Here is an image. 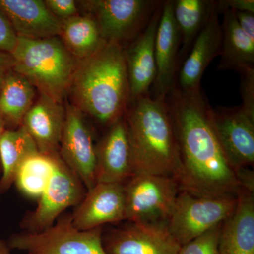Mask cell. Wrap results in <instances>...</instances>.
<instances>
[{"label":"cell","instance_id":"obj_4","mask_svg":"<svg viewBox=\"0 0 254 254\" xmlns=\"http://www.w3.org/2000/svg\"><path fill=\"white\" fill-rule=\"evenodd\" d=\"M11 55L14 60L13 71L27 79L40 94L63 103L76 60L60 37L43 39L17 37Z\"/></svg>","mask_w":254,"mask_h":254},{"label":"cell","instance_id":"obj_35","mask_svg":"<svg viewBox=\"0 0 254 254\" xmlns=\"http://www.w3.org/2000/svg\"><path fill=\"white\" fill-rule=\"evenodd\" d=\"M5 129H6V126H5L4 122L1 120V119L0 118V137H1V134H2L3 132L5 131ZM1 173V163H0V174Z\"/></svg>","mask_w":254,"mask_h":254},{"label":"cell","instance_id":"obj_1","mask_svg":"<svg viewBox=\"0 0 254 254\" xmlns=\"http://www.w3.org/2000/svg\"><path fill=\"white\" fill-rule=\"evenodd\" d=\"M178 145L180 190L194 194L237 195L243 187L240 173L224 154L210 124V106L201 91L175 86L165 97Z\"/></svg>","mask_w":254,"mask_h":254},{"label":"cell","instance_id":"obj_13","mask_svg":"<svg viewBox=\"0 0 254 254\" xmlns=\"http://www.w3.org/2000/svg\"><path fill=\"white\" fill-rule=\"evenodd\" d=\"M73 226L80 230L125 220V185L98 182L71 214Z\"/></svg>","mask_w":254,"mask_h":254},{"label":"cell","instance_id":"obj_7","mask_svg":"<svg viewBox=\"0 0 254 254\" xmlns=\"http://www.w3.org/2000/svg\"><path fill=\"white\" fill-rule=\"evenodd\" d=\"M163 1L92 0L82 1L99 28L103 41L125 48L141 33Z\"/></svg>","mask_w":254,"mask_h":254},{"label":"cell","instance_id":"obj_11","mask_svg":"<svg viewBox=\"0 0 254 254\" xmlns=\"http://www.w3.org/2000/svg\"><path fill=\"white\" fill-rule=\"evenodd\" d=\"M83 114L66 105L59 154L88 190L96 184V145Z\"/></svg>","mask_w":254,"mask_h":254},{"label":"cell","instance_id":"obj_25","mask_svg":"<svg viewBox=\"0 0 254 254\" xmlns=\"http://www.w3.org/2000/svg\"><path fill=\"white\" fill-rule=\"evenodd\" d=\"M59 37L76 62L94 53L104 42L96 21L89 14L62 21Z\"/></svg>","mask_w":254,"mask_h":254},{"label":"cell","instance_id":"obj_33","mask_svg":"<svg viewBox=\"0 0 254 254\" xmlns=\"http://www.w3.org/2000/svg\"><path fill=\"white\" fill-rule=\"evenodd\" d=\"M14 60L11 54L0 51V69L9 70L12 68Z\"/></svg>","mask_w":254,"mask_h":254},{"label":"cell","instance_id":"obj_12","mask_svg":"<svg viewBox=\"0 0 254 254\" xmlns=\"http://www.w3.org/2000/svg\"><path fill=\"white\" fill-rule=\"evenodd\" d=\"M107 254H177L181 246L167 224L130 222L103 233Z\"/></svg>","mask_w":254,"mask_h":254},{"label":"cell","instance_id":"obj_14","mask_svg":"<svg viewBox=\"0 0 254 254\" xmlns=\"http://www.w3.org/2000/svg\"><path fill=\"white\" fill-rule=\"evenodd\" d=\"M96 183L126 184L134 176L133 153L125 118L110 125L96 145Z\"/></svg>","mask_w":254,"mask_h":254},{"label":"cell","instance_id":"obj_23","mask_svg":"<svg viewBox=\"0 0 254 254\" xmlns=\"http://www.w3.org/2000/svg\"><path fill=\"white\" fill-rule=\"evenodd\" d=\"M36 88L23 76L9 69L0 90V118L5 126H21L35 102Z\"/></svg>","mask_w":254,"mask_h":254},{"label":"cell","instance_id":"obj_19","mask_svg":"<svg viewBox=\"0 0 254 254\" xmlns=\"http://www.w3.org/2000/svg\"><path fill=\"white\" fill-rule=\"evenodd\" d=\"M64 119L63 103L40 94L21 125L33 138L40 153L54 155L59 153Z\"/></svg>","mask_w":254,"mask_h":254},{"label":"cell","instance_id":"obj_31","mask_svg":"<svg viewBox=\"0 0 254 254\" xmlns=\"http://www.w3.org/2000/svg\"><path fill=\"white\" fill-rule=\"evenodd\" d=\"M219 10L229 9L235 11H247L254 13V0H221L217 1Z\"/></svg>","mask_w":254,"mask_h":254},{"label":"cell","instance_id":"obj_29","mask_svg":"<svg viewBox=\"0 0 254 254\" xmlns=\"http://www.w3.org/2000/svg\"><path fill=\"white\" fill-rule=\"evenodd\" d=\"M47 7L60 21H63L78 15L76 2L73 0H46Z\"/></svg>","mask_w":254,"mask_h":254},{"label":"cell","instance_id":"obj_20","mask_svg":"<svg viewBox=\"0 0 254 254\" xmlns=\"http://www.w3.org/2000/svg\"><path fill=\"white\" fill-rule=\"evenodd\" d=\"M220 254H254V191L242 188L237 193L235 211L222 222Z\"/></svg>","mask_w":254,"mask_h":254},{"label":"cell","instance_id":"obj_6","mask_svg":"<svg viewBox=\"0 0 254 254\" xmlns=\"http://www.w3.org/2000/svg\"><path fill=\"white\" fill-rule=\"evenodd\" d=\"M237 203V195L213 196L180 190L167 224L169 231L179 245H186L231 216Z\"/></svg>","mask_w":254,"mask_h":254},{"label":"cell","instance_id":"obj_9","mask_svg":"<svg viewBox=\"0 0 254 254\" xmlns=\"http://www.w3.org/2000/svg\"><path fill=\"white\" fill-rule=\"evenodd\" d=\"M86 190L78 177L60 158L55 155L54 171L49 183L34 210L21 222L23 231L40 232L53 226L64 212L77 206L84 198Z\"/></svg>","mask_w":254,"mask_h":254},{"label":"cell","instance_id":"obj_10","mask_svg":"<svg viewBox=\"0 0 254 254\" xmlns=\"http://www.w3.org/2000/svg\"><path fill=\"white\" fill-rule=\"evenodd\" d=\"M210 124L219 144L237 171L254 163V118L242 106L209 110Z\"/></svg>","mask_w":254,"mask_h":254},{"label":"cell","instance_id":"obj_17","mask_svg":"<svg viewBox=\"0 0 254 254\" xmlns=\"http://www.w3.org/2000/svg\"><path fill=\"white\" fill-rule=\"evenodd\" d=\"M219 13L216 1L208 21L195 38L179 69L176 85L182 91L190 93L201 91L200 81L203 73L214 58L220 55L222 33Z\"/></svg>","mask_w":254,"mask_h":254},{"label":"cell","instance_id":"obj_30","mask_svg":"<svg viewBox=\"0 0 254 254\" xmlns=\"http://www.w3.org/2000/svg\"><path fill=\"white\" fill-rule=\"evenodd\" d=\"M17 41V36L8 20L0 12V51L11 54Z\"/></svg>","mask_w":254,"mask_h":254},{"label":"cell","instance_id":"obj_3","mask_svg":"<svg viewBox=\"0 0 254 254\" xmlns=\"http://www.w3.org/2000/svg\"><path fill=\"white\" fill-rule=\"evenodd\" d=\"M129 103L124 118L129 133L134 175H162L177 180L180 155L165 98L149 93Z\"/></svg>","mask_w":254,"mask_h":254},{"label":"cell","instance_id":"obj_16","mask_svg":"<svg viewBox=\"0 0 254 254\" xmlns=\"http://www.w3.org/2000/svg\"><path fill=\"white\" fill-rule=\"evenodd\" d=\"M181 37L175 21L172 0L164 1L155 38V98H165L175 88L179 71Z\"/></svg>","mask_w":254,"mask_h":254},{"label":"cell","instance_id":"obj_8","mask_svg":"<svg viewBox=\"0 0 254 254\" xmlns=\"http://www.w3.org/2000/svg\"><path fill=\"white\" fill-rule=\"evenodd\" d=\"M125 220L168 224L180 192L173 177L139 174L125 184Z\"/></svg>","mask_w":254,"mask_h":254},{"label":"cell","instance_id":"obj_18","mask_svg":"<svg viewBox=\"0 0 254 254\" xmlns=\"http://www.w3.org/2000/svg\"><path fill=\"white\" fill-rule=\"evenodd\" d=\"M0 12L8 20L16 36L43 39L60 36L62 21L41 0H0Z\"/></svg>","mask_w":254,"mask_h":254},{"label":"cell","instance_id":"obj_27","mask_svg":"<svg viewBox=\"0 0 254 254\" xmlns=\"http://www.w3.org/2000/svg\"><path fill=\"white\" fill-rule=\"evenodd\" d=\"M222 224L181 246L177 254H220L219 239Z\"/></svg>","mask_w":254,"mask_h":254},{"label":"cell","instance_id":"obj_26","mask_svg":"<svg viewBox=\"0 0 254 254\" xmlns=\"http://www.w3.org/2000/svg\"><path fill=\"white\" fill-rule=\"evenodd\" d=\"M56 154L46 155L38 152L24 160L14 180V185L19 192L31 199H39L54 171Z\"/></svg>","mask_w":254,"mask_h":254},{"label":"cell","instance_id":"obj_2","mask_svg":"<svg viewBox=\"0 0 254 254\" xmlns=\"http://www.w3.org/2000/svg\"><path fill=\"white\" fill-rule=\"evenodd\" d=\"M74 106L103 125H113L130 103L125 48L103 42L94 53L76 62L68 87Z\"/></svg>","mask_w":254,"mask_h":254},{"label":"cell","instance_id":"obj_28","mask_svg":"<svg viewBox=\"0 0 254 254\" xmlns=\"http://www.w3.org/2000/svg\"><path fill=\"white\" fill-rule=\"evenodd\" d=\"M241 74V95L243 103L241 106L254 118V68L245 70Z\"/></svg>","mask_w":254,"mask_h":254},{"label":"cell","instance_id":"obj_24","mask_svg":"<svg viewBox=\"0 0 254 254\" xmlns=\"http://www.w3.org/2000/svg\"><path fill=\"white\" fill-rule=\"evenodd\" d=\"M173 3L174 18L181 37V48L179 55L180 69L195 38L208 21L216 1L173 0Z\"/></svg>","mask_w":254,"mask_h":254},{"label":"cell","instance_id":"obj_36","mask_svg":"<svg viewBox=\"0 0 254 254\" xmlns=\"http://www.w3.org/2000/svg\"><path fill=\"white\" fill-rule=\"evenodd\" d=\"M7 70L0 69V90L2 86L3 81H4L5 73Z\"/></svg>","mask_w":254,"mask_h":254},{"label":"cell","instance_id":"obj_15","mask_svg":"<svg viewBox=\"0 0 254 254\" xmlns=\"http://www.w3.org/2000/svg\"><path fill=\"white\" fill-rule=\"evenodd\" d=\"M163 2L155 11L145 29L125 48L130 102L149 94L150 88L156 78L155 38Z\"/></svg>","mask_w":254,"mask_h":254},{"label":"cell","instance_id":"obj_21","mask_svg":"<svg viewBox=\"0 0 254 254\" xmlns=\"http://www.w3.org/2000/svg\"><path fill=\"white\" fill-rule=\"evenodd\" d=\"M220 11L223 14V21L219 67L239 73L254 68V40L241 29L232 10L221 9Z\"/></svg>","mask_w":254,"mask_h":254},{"label":"cell","instance_id":"obj_34","mask_svg":"<svg viewBox=\"0 0 254 254\" xmlns=\"http://www.w3.org/2000/svg\"><path fill=\"white\" fill-rule=\"evenodd\" d=\"M11 252L6 241L0 238V254H11Z\"/></svg>","mask_w":254,"mask_h":254},{"label":"cell","instance_id":"obj_5","mask_svg":"<svg viewBox=\"0 0 254 254\" xmlns=\"http://www.w3.org/2000/svg\"><path fill=\"white\" fill-rule=\"evenodd\" d=\"M103 233V227L78 230L73 226L71 214H65L43 231L13 234L6 242L11 250L27 254H107Z\"/></svg>","mask_w":254,"mask_h":254},{"label":"cell","instance_id":"obj_22","mask_svg":"<svg viewBox=\"0 0 254 254\" xmlns=\"http://www.w3.org/2000/svg\"><path fill=\"white\" fill-rule=\"evenodd\" d=\"M38 152L24 127L21 125L13 129H5L0 137V195L7 192L14 185L16 173L24 160Z\"/></svg>","mask_w":254,"mask_h":254},{"label":"cell","instance_id":"obj_32","mask_svg":"<svg viewBox=\"0 0 254 254\" xmlns=\"http://www.w3.org/2000/svg\"><path fill=\"white\" fill-rule=\"evenodd\" d=\"M237 23L246 34L254 40V14L247 11H235Z\"/></svg>","mask_w":254,"mask_h":254}]
</instances>
